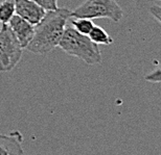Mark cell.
<instances>
[{
	"label": "cell",
	"instance_id": "obj_8",
	"mask_svg": "<svg viewBox=\"0 0 161 155\" xmlns=\"http://www.w3.org/2000/svg\"><path fill=\"white\" fill-rule=\"evenodd\" d=\"M89 39L96 45H111L113 43V39L110 34L101 26H95L92 28L88 34Z\"/></svg>",
	"mask_w": 161,
	"mask_h": 155
},
{
	"label": "cell",
	"instance_id": "obj_3",
	"mask_svg": "<svg viewBox=\"0 0 161 155\" xmlns=\"http://www.w3.org/2000/svg\"><path fill=\"white\" fill-rule=\"evenodd\" d=\"M122 17L124 12L116 0H86L71 12V18H107L116 23Z\"/></svg>",
	"mask_w": 161,
	"mask_h": 155
},
{
	"label": "cell",
	"instance_id": "obj_13",
	"mask_svg": "<svg viewBox=\"0 0 161 155\" xmlns=\"http://www.w3.org/2000/svg\"><path fill=\"white\" fill-rule=\"evenodd\" d=\"M150 13H151V15H152L153 17L161 24V6H158V5L152 6V8H150Z\"/></svg>",
	"mask_w": 161,
	"mask_h": 155
},
{
	"label": "cell",
	"instance_id": "obj_1",
	"mask_svg": "<svg viewBox=\"0 0 161 155\" xmlns=\"http://www.w3.org/2000/svg\"><path fill=\"white\" fill-rule=\"evenodd\" d=\"M70 18L71 12L68 8H58L54 11L46 12L44 18L35 26L33 40L25 49L40 55L51 52L59 46Z\"/></svg>",
	"mask_w": 161,
	"mask_h": 155
},
{
	"label": "cell",
	"instance_id": "obj_10",
	"mask_svg": "<svg viewBox=\"0 0 161 155\" xmlns=\"http://www.w3.org/2000/svg\"><path fill=\"white\" fill-rule=\"evenodd\" d=\"M71 26L75 29L80 32V34L88 35L90 31L92 30V28L94 27V23L91 19L87 18H70L69 19Z\"/></svg>",
	"mask_w": 161,
	"mask_h": 155
},
{
	"label": "cell",
	"instance_id": "obj_7",
	"mask_svg": "<svg viewBox=\"0 0 161 155\" xmlns=\"http://www.w3.org/2000/svg\"><path fill=\"white\" fill-rule=\"evenodd\" d=\"M22 142L23 137L17 130L0 134V155H24Z\"/></svg>",
	"mask_w": 161,
	"mask_h": 155
},
{
	"label": "cell",
	"instance_id": "obj_14",
	"mask_svg": "<svg viewBox=\"0 0 161 155\" xmlns=\"http://www.w3.org/2000/svg\"><path fill=\"white\" fill-rule=\"evenodd\" d=\"M33 1H35L36 3H38V4H40V2L42 1V0H33Z\"/></svg>",
	"mask_w": 161,
	"mask_h": 155
},
{
	"label": "cell",
	"instance_id": "obj_9",
	"mask_svg": "<svg viewBox=\"0 0 161 155\" xmlns=\"http://www.w3.org/2000/svg\"><path fill=\"white\" fill-rule=\"evenodd\" d=\"M15 15V0H3L0 2V23L8 24Z\"/></svg>",
	"mask_w": 161,
	"mask_h": 155
},
{
	"label": "cell",
	"instance_id": "obj_2",
	"mask_svg": "<svg viewBox=\"0 0 161 155\" xmlns=\"http://www.w3.org/2000/svg\"><path fill=\"white\" fill-rule=\"evenodd\" d=\"M59 47L65 53L78 57L89 66L101 65L103 62L98 45L93 43L88 35L80 34L71 25L66 26Z\"/></svg>",
	"mask_w": 161,
	"mask_h": 155
},
{
	"label": "cell",
	"instance_id": "obj_11",
	"mask_svg": "<svg viewBox=\"0 0 161 155\" xmlns=\"http://www.w3.org/2000/svg\"><path fill=\"white\" fill-rule=\"evenodd\" d=\"M144 79L147 81L153 83L161 82V65H159L155 70H153L152 72H150L147 75L144 76Z\"/></svg>",
	"mask_w": 161,
	"mask_h": 155
},
{
	"label": "cell",
	"instance_id": "obj_12",
	"mask_svg": "<svg viewBox=\"0 0 161 155\" xmlns=\"http://www.w3.org/2000/svg\"><path fill=\"white\" fill-rule=\"evenodd\" d=\"M39 5L42 6L46 12L54 11L58 8V0H42Z\"/></svg>",
	"mask_w": 161,
	"mask_h": 155
},
{
	"label": "cell",
	"instance_id": "obj_5",
	"mask_svg": "<svg viewBox=\"0 0 161 155\" xmlns=\"http://www.w3.org/2000/svg\"><path fill=\"white\" fill-rule=\"evenodd\" d=\"M16 15L34 26L44 18L46 11L33 0H15Z\"/></svg>",
	"mask_w": 161,
	"mask_h": 155
},
{
	"label": "cell",
	"instance_id": "obj_6",
	"mask_svg": "<svg viewBox=\"0 0 161 155\" xmlns=\"http://www.w3.org/2000/svg\"><path fill=\"white\" fill-rule=\"evenodd\" d=\"M8 25L11 28L12 32L14 34L15 38L20 43L22 48L23 49L26 48L27 45L33 40L34 32H35L34 25L31 24L30 22L23 20V19L20 18L17 15H15L12 18V20L8 22Z\"/></svg>",
	"mask_w": 161,
	"mask_h": 155
},
{
	"label": "cell",
	"instance_id": "obj_4",
	"mask_svg": "<svg viewBox=\"0 0 161 155\" xmlns=\"http://www.w3.org/2000/svg\"><path fill=\"white\" fill-rule=\"evenodd\" d=\"M23 48L8 24H0V72L15 69L22 59Z\"/></svg>",
	"mask_w": 161,
	"mask_h": 155
}]
</instances>
